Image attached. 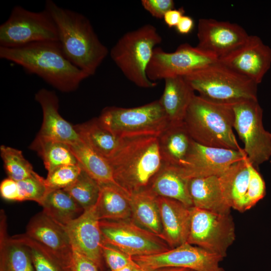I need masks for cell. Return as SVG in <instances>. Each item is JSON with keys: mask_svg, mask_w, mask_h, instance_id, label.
<instances>
[{"mask_svg": "<svg viewBox=\"0 0 271 271\" xmlns=\"http://www.w3.org/2000/svg\"><path fill=\"white\" fill-rule=\"evenodd\" d=\"M0 58L63 92L75 91L89 77L67 58L58 41L38 42L16 48L0 47Z\"/></svg>", "mask_w": 271, "mask_h": 271, "instance_id": "1", "label": "cell"}, {"mask_svg": "<svg viewBox=\"0 0 271 271\" xmlns=\"http://www.w3.org/2000/svg\"><path fill=\"white\" fill-rule=\"evenodd\" d=\"M45 9L53 19L58 42L67 58L89 76L94 75L109 53L88 19L47 0Z\"/></svg>", "mask_w": 271, "mask_h": 271, "instance_id": "2", "label": "cell"}, {"mask_svg": "<svg viewBox=\"0 0 271 271\" xmlns=\"http://www.w3.org/2000/svg\"><path fill=\"white\" fill-rule=\"evenodd\" d=\"M108 162L115 182L128 195L146 189L164 164L158 137L123 139Z\"/></svg>", "mask_w": 271, "mask_h": 271, "instance_id": "3", "label": "cell"}, {"mask_svg": "<svg viewBox=\"0 0 271 271\" xmlns=\"http://www.w3.org/2000/svg\"><path fill=\"white\" fill-rule=\"evenodd\" d=\"M233 105L214 102L195 95L184 120L192 139L208 147L242 150L233 130Z\"/></svg>", "mask_w": 271, "mask_h": 271, "instance_id": "4", "label": "cell"}, {"mask_svg": "<svg viewBox=\"0 0 271 271\" xmlns=\"http://www.w3.org/2000/svg\"><path fill=\"white\" fill-rule=\"evenodd\" d=\"M184 78L200 96L210 101L234 104L257 99V84L219 61Z\"/></svg>", "mask_w": 271, "mask_h": 271, "instance_id": "5", "label": "cell"}, {"mask_svg": "<svg viewBox=\"0 0 271 271\" xmlns=\"http://www.w3.org/2000/svg\"><path fill=\"white\" fill-rule=\"evenodd\" d=\"M162 38L156 28L146 24L124 34L110 51L111 59L125 77L141 88L156 86L147 75V69L156 46Z\"/></svg>", "mask_w": 271, "mask_h": 271, "instance_id": "6", "label": "cell"}, {"mask_svg": "<svg viewBox=\"0 0 271 271\" xmlns=\"http://www.w3.org/2000/svg\"><path fill=\"white\" fill-rule=\"evenodd\" d=\"M98 119L105 128L121 139L158 137L169 125L159 99L132 108L106 107Z\"/></svg>", "mask_w": 271, "mask_h": 271, "instance_id": "7", "label": "cell"}, {"mask_svg": "<svg viewBox=\"0 0 271 271\" xmlns=\"http://www.w3.org/2000/svg\"><path fill=\"white\" fill-rule=\"evenodd\" d=\"M48 41H58V33L53 19L45 9L36 12L16 6L0 26V47L16 48Z\"/></svg>", "mask_w": 271, "mask_h": 271, "instance_id": "8", "label": "cell"}, {"mask_svg": "<svg viewBox=\"0 0 271 271\" xmlns=\"http://www.w3.org/2000/svg\"><path fill=\"white\" fill-rule=\"evenodd\" d=\"M233 128L244 144L248 162L255 168L271 157V133L262 124V109L257 99L239 102L233 105Z\"/></svg>", "mask_w": 271, "mask_h": 271, "instance_id": "9", "label": "cell"}, {"mask_svg": "<svg viewBox=\"0 0 271 271\" xmlns=\"http://www.w3.org/2000/svg\"><path fill=\"white\" fill-rule=\"evenodd\" d=\"M191 212L187 242L224 258L236 237L230 214L217 213L193 206Z\"/></svg>", "mask_w": 271, "mask_h": 271, "instance_id": "10", "label": "cell"}, {"mask_svg": "<svg viewBox=\"0 0 271 271\" xmlns=\"http://www.w3.org/2000/svg\"><path fill=\"white\" fill-rule=\"evenodd\" d=\"M103 241L132 256L148 255L170 249L160 237L126 220H100Z\"/></svg>", "mask_w": 271, "mask_h": 271, "instance_id": "11", "label": "cell"}, {"mask_svg": "<svg viewBox=\"0 0 271 271\" xmlns=\"http://www.w3.org/2000/svg\"><path fill=\"white\" fill-rule=\"evenodd\" d=\"M218 61L215 56L188 43L181 44L175 51L168 53L156 47L147 69L153 82L176 76H185Z\"/></svg>", "mask_w": 271, "mask_h": 271, "instance_id": "12", "label": "cell"}, {"mask_svg": "<svg viewBox=\"0 0 271 271\" xmlns=\"http://www.w3.org/2000/svg\"><path fill=\"white\" fill-rule=\"evenodd\" d=\"M132 258L147 271L170 267L193 271H225L220 266L223 258L187 242L161 253Z\"/></svg>", "mask_w": 271, "mask_h": 271, "instance_id": "13", "label": "cell"}, {"mask_svg": "<svg viewBox=\"0 0 271 271\" xmlns=\"http://www.w3.org/2000/svg\"><path fill=\"white\" fill-rule=\"evenodd\" d=\"M246 157L243 150L208 147L193 141L187 157L181 167H178L184 177L219 176L234 163Z\"/></svg>", "mask_w": 271, "mask_h": 271, "instance_id": "14", "label": "cell"}, {"mask_svg": "<svg viewBox=\"0 0 271 271\" xmlns=\"http://www.w3.org/2000/svg\"><path fill=\"white\" fill-rule=\"evenodd\" d=\"M248 36L245 30L237 24L200 19L196 47L219 59L241 46Z\"/></svg>", "mask_w": 271, "mask_h": 271, "instance_id": "15", "label": "cell"}, {"mask_svg": "<svg viewBox=\"0 0 271 271\" xmlns=\"http://www.w3.org/2000/svg\"><path fill=\"white\" fill-rule=\"evenodd\" d=\"M218 61L258 84L270 67L271 49L258 36L249 35L241 46Z\"/></svg>", "mask_w": 271, "mask_h": 271, "instance_id": "16", "label": "cell"}, {"mask_svg": "<svg viewBox=\"0 0 271 271\" xmlns=\"http://www.w3.org/2000/svg\"><path fill=\"white\" fill-rule=\"evenodd\" d=\"M73 249L101 266L103 238L96 204L65 226Z\"/></svg>", "mask_w": 271, "mask_h": 271, "instance_id": "17", "label": "cell"}, {"mask_svg": "<svg viewBox=\"0 0 271 271\" xmlns=\"http://www.w3.org/2000/svg\"><path fill=\"white\" fill-rule=\"evenodd\" d=\"M25 234L48 248L71 270L73 248L65 227L42 211L31 219Z\"/></svg>", "mask_w": 271, "mask_h": 271, "instance_id": "18", "label": "cell"}, {"mask_svg": "<svg viewBox=\"0 0 271 271\" xmlns=\"http://www.w3.org/2000/svg\"><path fill=\"white\" fill-rule=\"evenodd\" d=\"M35 100L40 104L43 122L38 134L68 145L80 140L75 128L59 112V99L56 93L45 88L36 93Z\"/></svg>", "mask_w": 271, "mask_h": 271, "instance_id": "19", "label": "cell"}, {"mask_svg": "<svg viewBox=\"0 0 271 271\" xmlns=\"http://www.w3.org/2000/svg\"><path fill=\"white\" fill-rule=\"evenodd\" d=\"M157 199L163 239L170 248L187 242L191 221V207L168 198L157 196Z\"/></svg>", "mask_w": 271, "mask_h": 271, "instance_id": "20", "label": "cell"}, {"mask_svg": "<svg viewBox=\"0 0 271 271\" xmlns=\"http://www.w3.org/2000/svg\"><path fill=\"white\" fill-rule=\"evenodd\" d=\"M165 87L159 99L169 125L183 124L195 90L183 76L164 79Z\"/></svg>", "mask_w": 271, "mask_h": 271, "instance_id": "21", "label": "cell"}, {"mask_svg": "<svg viewBox=\"0 0 271 271\" xmlns=\"http://www.w3.org/2000/svg\"><path fill=\"white\" fill-rule=\"evenodd\" d=\"M189 190L193 206L223 214H230L218 176L194 178L189 180Z\"/></svg>", "mask_w": 271, "mask_h": 271, "instance_id": "22", "label": "cell"}, {"mask_svg": "<svg viewBox=\"0 0 271 271\" xmlns=\"http://www.w3.org/2000/svg\"><path fill=\"white\" fill-rule=\"evenodd\" d=\"M189 181L178 167L164 163L147 188L157 196L176 200L191 207Z\"/></svg>", "mask_w": 271, "mask_h": 271, "instance_id": "23", "label": "cell"}, {"mask_svg": "<svg viewBox=\"0 0 271 271\" xmlns=\"http://www.w3.org/2000/svg\"><path fill=\"white\" fill-rule=\"evenodd\" d=\"M0 215V271H34L28 247L8 235L7 218Z\"/></svg>", "mask_w": 271, "mask_h": 271, "instance_id": "24", "label": "cell"}, {"mask_svg": "<svg viewBox=\"0 0 271 271\" xmlns=\"http://www.w3.org/2000/svg\"><path fill=\"white\" fill-rule=\"evenodd\" d=\"M247 157L230 166L218 176L224 199L231 208L243 212L250 176Z\"/></svg>", "mask_w": 271, "mask_h": 271, "instance_id": "25", "label": "cell"}, {"mask_svg": "<svg viewBox=\"0 0 271 271\" xmlns=\"http://www.w3.org/2000/svg\"><path fill=\"white\" fill-rule=\"evenodd\" d=\"M158 140L164 163L178 167L183 165L194 141L184 123L169 125Z\"/></svg>", "mask_w": 271, "mask_h": 271, "instance_id": "26", "label": "cell"}, {"mask_svg": "<svg viewBox=\"0 0 271 271\" xmlns=\"http://www.w3.org/2000/svg\"><path fill=\"white\" fill-rule=\"evenodd\" d=\"M157 198V196L148 188L129 195L131 216L136 223L162 238Z\"/></svg>", "mask_w": 271, "mask_h": 271, "instance_id": "27", "label": "cell"}, {"mask_svg": "<svg viewBox=\"0 0 271 271\" xmlns=\"http://www.w3.org/2000/svg\"><path fill=\"white\" fill-rule=\"evenodd\" d=\"M99 185L100 192L96 206L100 220L128 219L131 216L129 195L114 184Z\"/></svg>", "mask_w": 271, "mask_h": 271, "instance_id": "28", "label": "cell"}, {"mask_svg": "<svg viewBox=\"0 0 271 271\" xmlns=\"http://www.w3.org/2000/svg\"><path fill=\"white\" fill-rule=\"evenodd\" d=\"M69 146L78 164L91 178L100 184H112L119 187L114 180L112 167L106 159L81 139Z\"/></svg>", "mask_w": 271, "mask_h": 271, "instance_id": "29", "label": "cell"}, {"mask_svg": "<svg viewBox=\"0 0 271 271\" xmlns=\"http://www.w3.org/2000/svg\"><path fill=\"white\" fill-rule=\"evenodd\" d=\"M74 127L80 139L108 161L116 153L122 142V139L105 128L98 118Z\"/></svg>", "mask_w": 271, "mask_h": 271, "instance_id": "30", "label": "cell"}, {"mask_svg": "<svg viewBox=\"0 0 271 271\" xmlns=\"http://www.w3.org/2000/svg\"><path fill=\"white\" fill-rule=\"evenodd\" d=\"M40 205L45 214L64 227L84 211L64 189L50 190Z\"/></svg>", "mask_w": 271, "mask_h": 271, "instance_id": "31", "label": "cell"}, {"mask_svg": "<svg viewBox=\"0 0 271 271\" xmlns=\"http://www.w3.org/2000/svg\"><path fill=\"white\" fill-rule=\"evenodd\" d=\"M30 149L42 158L48 172L60 166L77 165L69 145L38 134Z\"/></svg>", "mask_w": 271, "mask_h": 271, "instance_id": "32", "label": "cell"}, {"mask_svg": "<svg viewBox=\"0 0 271 271\" xmlns=\"http://www.w3.org/2000/svg\"><path fill=\"white\" fill-rule=\"evenodd\" d=\"M12 237L28 247L35 271H71L50 250L25 233Z\"/></svg>", "mask_w": 271, "mask_h": 271, "instance_id": "33", "label": "cell"}, {"mask_svg": "<svg viewBox=\"0 0 271 271\" xmlns=\"http://www.w3.org/2000/svg\"><path fill=\"white\" fill-rule=\"evenodd\" d=\"M84 210L95 205L99 192V184L82 169L76 180L63 189Z\"/></svg>", "mask_w": 271, "mask_h": 271, "instance_id": "34", "label": "cell"}, {"mask_svg": "<svg viewBox=\"0 0 271 271\" xmlns=\"http://www.w3.org/2000/svg\"><path fill=\"white\" fill-rule=\"evenodd\" d=\"M0 153L8 178L18 182L31 177L36 173L21 151L2 145Z\"/></svg>", "mask_w": 271, "mask_h": 271, "instance_id": "35", "label": "cell"}, {"mask_svg": "<svg viewBox=\"0 0 271 271\" xmlns=\"http://www.w3.org/2000/svg\"><path fill=\"white\" fill-rule=\"evenodd\" d=\"M82 171L79 164L58 167L48 172L46 179L49 190L63 189L72 184Z\"/></svg>", "mask_w": 271, "mask_h": 271, "instance_id": "36", "label": "cell"}, {"mask_svg": "<svg viewBox=\"0 0 271 271\" xmlns=\"http://www.w3.org/2000/svg\"><path fill=\"white\" fill-rule=\"evenodd\" d=\"M21 201H34L41 204L46 195L50 190L46 179L35 173L33 176L18 182Z\"/></svg>", "mask_w": 271, "mask_h": 271, "instance_id": "37", "label": "cell"}, {"mask_svg": "<svg viewBox=\"0 0 271 271\" xmlns=\"http://www.w3.org/2000/svg\"><path fill=\"white\" fill-rule=\"evenodd\" d=\"M249 171V181L243 202V212L253 207L265 194V182L256 168L251 164Z\"/></svg>", "mask_w": 271, "mask_h": 271, "instance_id": "38", "label": "cell"}, {"mask_svg": "<svg viewBox=\"0 0 271 271\" xmlns=\"http://www.w3.org/2000/svg\"><path fill=\"white\" fill-rule=\"evenodd\" d=\"M102 249L103 257L111 271L137 264L131 256L104 241Z\"/></svg>", "mask_w": 271, "mask_h": 271, "instance_id": "39", "label": "cell"}, {"mask_svg": "<svg viewBox=\"0 0 271 271\" xmlns=\"http://www.w3.org/2000/svg\"><path fill=\"white\" fill-rule=\"evenodd\" d=\"M143 7L152 16L162 19L169 11L174 9V2L172 0H142Z\"/></svg>", "mask_w": 271, "mask_h": 271, "instance_id": "40", "label": "cell"}, {"mask_svg": "<svg viewBox=\"0 0 271 271\" xmlns=\"http://www.w3.org/2000/svg\"><path fill=\"white\" fill-rule=\"evenodd\" d=\"M70 267L71 271H99L94 262L74 249Z\"/></svg>", "mask_w": 271, "mask_h": 271, "instance_id": "41", "label": "cell"}, {"mask_svg": "<svg viewBox=\"0 0 271 271\" xmlns=\"http://www.w3.org/2000/svg\"><path fill=\"white\" fill-rule=\"evenodd\" d=\"M0 193L2 198L5 200L21 201L18 182L10 178L2 181L0 185Z\"/></svg>", "mask_w": 271, "mask_h": 271, "instance_id": "42", "label": "cell"}, {"mask_svg": "<svg viewBox=\"0 0 271 271\" xmlns=\"http://www.w3.org/2000/svg\"><path fill=\"white\" fill-rule=\"evenodd\" d=\"M184 10L181 8L172 9L167 12L163 19L166 24L169 27H176L181 18L184 16Z\"/></svg>", "mask_w": 271, "mask_h": 271, "instance_id": "43", "label": "cell"}, {"mask_svg": "<svg viewBox=\"0 0 271 271\" xmlns=\"http://www.w3.org/2000/svg\"><path fill=\"white\" fill-rule=\"evenodd\" d=\"M194 27L193 19L188 16L184 15L176 27L179 33L186 35L190 33Z\"/></svg>", "mask_w": 271, "mask_h": 271, "instance_id": "44", "label": "cell"}, {"mask_svg": "<svg viewBox=\"0 0 271 271\" xmlns=\"http://www.w3.org/2000/svg\"><path fill=\"white\" fill-rule=\"evenodd\" d=\"M155 271H193L189 269L181 267H164Z\"/></svg>", "mask_w": 271, "mask_h": 271, "instance_id": "45", "label": "cell"}, {"mask_svg": "<svg viewBox=\"0 0 271 271\" xmlns=\"http://www.w3.org/2000/svg\"><path fill=\"white\" fill-rule=\"evenodd\" d=\"M140 266L137 263L134 265H128L123 268L116 270L115 271H135L136 269L140 268Z\"/></svg>", "mask_w": 271, "mask_h": 271, "instance_id": "46", "label": "cell"}, {"mask_svg": "<svg viewBox=\"0 0 271 271\" xmlns=\"http://www.w3.org/2000/svg\"><path fill=\"white\" fill-rule=\"evenodd\" d=\"M135 271H147V270H145L141 268V267H140V268H138L136 269V270Z\"/></svg>", "mask_w": 271, "mask_h": 271, "instance_id": "47", "label": "cell"}]
</instances>
